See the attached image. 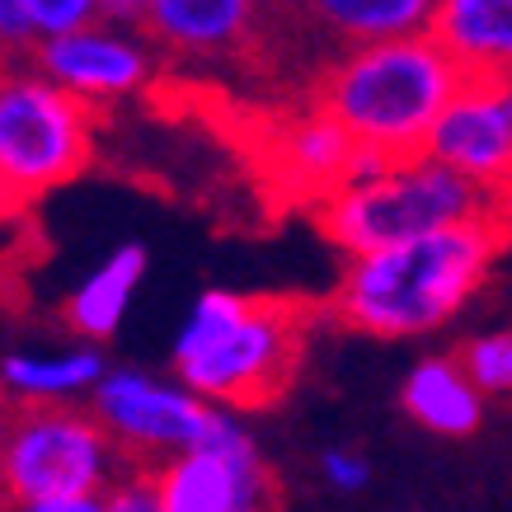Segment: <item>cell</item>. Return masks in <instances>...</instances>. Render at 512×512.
I'll use <instances>...</instances> for the list:
<instances>
[{"label":"cell","instance_id":"cell-9","mask_svg":"<svg viewBox=\"0 0 512 512\" xmlns=\"http://www.w3.org/2000/svg\"><path fill=\"white\" fill-rule=\"evenodd\" d=\"M428 160L470 179L512 212V94L494 80H466L437 118Z\"/></svg>","mask_w":512,"mask_h":512},{"label":"cell","instance_id":"cell-5","mask_svg":"<svg viewBox=\"0 0 512 512\" xmlns=\"http://www.w3.org/2000/svg\"><path fill=\"white\" fill-rule=\"evenodd\" d=\"M90 104L43 71L0 76V212H15L90 165Z\"/></svg>","mask_w":512,"mask_h":512},{"label":"cell","instance_id":"cell-18","mask_svg":"<svg viewBox=\"0 0 512 512\" xmlns=\"http://www.w3.org/2000/svg\"><path fill=\"white\" fill-rule=\"evenodd\" d=\"M461 367L475 381L484 400H512V329H494V334H480L461 348Z\"/></svg>","mask_w":512,"mask_h":512},{"label":"cell","instance_id":"cell-15","mask_svg":"<svg viewBox=\"0 0 512 512\" xmlns=\"http://www.w3.org/2000/svg\"><path fill=\"white\" fill-rule=\"evenodd\" d=\"M109 376L104 357L90 343L62 353H5L0 357V390L24 404H66L76 395H94Z\"/></svg>","mask_w":512,"mask_h":512},{"label":"cell","instance_id":"cell-6","mask_svg":"<svg viewBox=\"0 0 512 512\" xmlns=\"http://www.w3.org/2000/svg\"><path fill=\"white\" fill-rule=\"evenodd\" d=\"M118 470V447L94 414L71 404H24L10 414L5 498H76L99 494Z\"/></svg>","mask_w":512,"mask_h":512},{"label":"cell","instance_id":"cell-24","mask_svg":"<svg viewBox=\"0 0 512 512\" xmlns=\"http://www.w3.org/2000/svg\"><path fill=\"white\" fill-rule=\"evenodd\" d=\"M151 5H156V0H104V15L118 19V24H132V19H141V24H146Z\"/></svg>","mask_w":512,"mask_h":512},{"label":"cell","instance_id":"cell-25","mask_svg":"<svg viewBox=\"0 0 512 512\" xmlns=\"http://www.w3.org/2000/svg\"><path fill=\"white\" fill-rule=\"evenodd\" d=\"M5 447H10V414L0 409V498H5Z\"/></svg>","mask_w":512,"mask_h":512},{"label":"cell","instance_id":"cell-13","mask_svg":"<svg viewBox=\"0 0 512 512\" xmlns=\"http://www.w3.org/2000/svg\"><path fill=\"white\" fill-rule=\"evenodd\" d=\"M409 419L437 437H470L484 419V395L466 376L461 357H423L400 390Z\"/></svg>","mask_w":512,"mask_h":512},{"label":"cell","instance_id":"cell-1","mask_svg":"<svg viewBox=\"0 0 512 512\" xmlns=\"http://www.w3.org/2000/svg\"><path fill=\"white\" fill-rule=\"evenodd\" d=\"M503 240V221H470L381 254L348 259L334 292V315L376 339L433 334L480 292Z\"/></svg>","mask_w":512,"mask_h":512},{"label":"cell","instance_id":"cell-4","mask_svg":"<svg viewBox=\"0 0 512 512\" xmlns=\"http://www.w3.org/2000/svg\"><path fill=\"white\" fill-rule=\"evenodd\" d=\"M315 217H320V231L348 259H362V254H381V249L409 245L451 226H470V221H508L512 212L470 179L451 174L447 165L414 156L395 160L372 184L339 188L334 198L315 207Z\"/></svg>","mask_w":512,"mask_h":512},{"label":"cell","instance_id":"cell-22","mask_svg":"<svg viewBox=\"0 0 512 512\" xmlns=\"http://www.w3.org/2000/svg\"><path fill=\"white\" fill-rule=\"evenodd\" d=\"M33 19L24 10V0H0V47H24L33 43Z\"/></svg>","mask_w":512,"mask_h":512},{"label":"cell","instance_id":"cell-19","mask_svg":"<svg viewBox=\"0 0 512 512\" xmlns=\"http://www.w3.org/2000/svg\"><path fill=\"white\" fill-rule=\"evenodd\" d=\"M24 10L33 19L38 43L43 38H66V33L94 29L104 15V0H24Z\"/></svg>","mask_w":512,"mask_h":512},{"label":"cell","instance_id":"cell-12","mask_svg":"<svg viewBox=\"0 0 512 512\" xmlns=\"http://www.w3.org/2000/svg\"><path fill=\"white\" fill-rule=\"evenodd\" d=\"M353 156H357V141L320 109L287 123L273 137V174L292 188V198H306L315 207L348 184Z\"/></svg>","mask_w":512,"mask_h":512},{"label":"cell","instance_id":"cell-23","mask_svg":"<svg viewBox=\"0 0 512 512\" xmlns=\"http://www.w3.org/2000/svg\"><path fill=\"white\" fill-rule=\"evenodd\" d=\"M15 512H109L104 494H76V498H33L15 503Z\"/></svg>","mask_w":512,"mask_h":512},{"label":"cell","instance_id":"cell-26","mask_svg":"<svg viewBox=\"0 0 512 512\" xmlns=\"http://www.w3.org/2000/svg\"><path fill=\"white\" fill-rule=\"evenodd\" d=\"M278 5H287V0H278Z\"/></svg>","mask_w":512,"mask_h":512},{"label":"cell","instance_id":"cell-14","mask_svg":"<svg viewBox=\"0 0 512 512\" xmlns=\"http://www.w3.org/2000/svg\"><path fill=\"white\" fill-rule=\"evenodd\" d=\"M254 5L259 0H156L146 15V29L174 52L212 57V52H231L235 43H245Z\"/></svg>","mask_w":512,"mask_h":512},{"label":"cell","instance_id":"cell-10","mask_svg":"<svg viewBox=\"0 0 512 512\" xmlns=\"http://www.w3.org/2000/svg\"><path fill=\"white\" fill-rule=\"evenodd\" d=\"M38 71L66 94H76L80 104H109L141 94L156 71L151 47L127 38L118 29H80L66 38H43L38 43Z\"/></svg>","mask_w":512,"mask_h":512},{"label":"cell","instance_id":"cell-27","mask_svg":"<svg viewBox=\"0 0 512 512\" xmlns=\"http://www.w3.org/2000/svg\"><path fill=\"white\" fill-rule=\"evenodd\" d=\"M508 94H512V85H508Z\"/></svg>","mask_w":512,"mask_h":512},{"label":"cell","instance_id":"cell-11","mask_svg":"<svg viewBox=\"0 0 512 512\" xmlns=\"http://www.w3.org/2000/svg\"><path fill=\"white\" fill-rule=\"evenodd\" d=\"M428 38L466 80L512 85V0H437Z\"/></svg>","mask_w":512,"mask_h":512},{"label":"cell","instance_id":"cell-7","mask_svg":"<svg viewBox=\"0 0 512 512\" xmlns=\"http://www.w3.org/2000/svg\"><path fill=\"white\" fill-rule=\"evenodd\" d=\"M226 409L198 400L188 386H170L132 367H113L94 386V419L104 423L113 447L127 456H160V466L202 447L217 433Z\"/></svg>","mask_w":512,"mask_h":512},{"label":"cell","instance_id":"cell-17","mask_svg":"<svg viewBox=\"0 0 512 512\" xmlns=\"http://www.w3.org/2000/svg\"><path fill=\"white\" fill-rule=\"evenodd\" d=\"M311 10L353 47L423 38L433 29L437 0H311Z\"/></svg>","mask_w":512,"mask_h":512},{"label":"cell","instance_id":"cell-8","mask_svg":"<svg viewBox=\"0 0 512 512\" xmlns=\"http://www.w3.org/2000/svg\"><path fill=\"white\" fill-rule=\"evenodd\" d=\"M156 489L165 512H268V470L249 433L221 414L217 433L202 447L156 466Z\"/></svg>","mask_w":512,"mask_h":512},{"label":"cell","instance_id":"cell-20","mask_svg":"<svg viewBox=\"0 0 512 512\" xmlns=\"http://www.w3.org/2000/svg\"><path fill=\"white\" fill-rule=\"evenodd\" d=\"M104 503H109V512H165L151 475H132V480L113 484L109 494H104Z\"/></svg>","mask_w":512,"mask_h":512},{"label":"cell","instance_id":"cell-21","mask_svg":"<svg viewBox=\"0 0 512 512\" xmlns=\"http://www.w3.org/2000/svg\"><path fill=\"white\" fill-rule=\"evenodd\" d=\"M320 466H325V480L334 484V489H348V494L372 480V466H367L357 451H325V461H320Z\"/></svg>","mask_w":512,"mask_h":512},{"label":"cell","instance_id":"cell-3","mask_svg":"<svg viewBox=\"0 0 512 512\" xmlns=\"http://www.w3.org/2000/svg\"><path fill=\"white\" fill-rule=\"evenodd\" d=\"M296 353H301V306L226 287L202 292L174 339L179 386L217 409L278 400L296 372Z\"/></svg>","mask_w":512,"mask_h":512},{"label":"cell","instance_id":"cell-2","mask_svg":"<svg viewBox=\"0 0 512 512\" xmlns=\"http://www.w3.org/2000/svg\"><path fill=\"white\" fill-rule=\"evenodd\" d=\"M461 85V66L423 33L353 47L320 80L315 109L329 113L357 146H372L390 160H414L428 151L437 118Z\"/></svg>","mask_w":512,"mask_h":512},{"label":"cell","instance_id":"cell-16","mask_svg":"<svg viewBox=\"0 0 512 512\" xmlns=\"http://www.w3.org/2000/svg\"><path fill=\"white\" fill-rule=\"evenodd\" d=\"M141 278H146V245H118L71 292L66 325L76 329L80 339H113L118 325H123L127 306H132V292L141 287Z\"/></svg>","mask_w":512,"mask_h":512}]
</instances>
